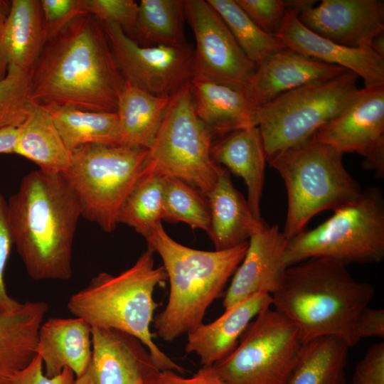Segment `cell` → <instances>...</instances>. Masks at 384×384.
<instances>
[{
    "instance_id": "6da1fadb",
    "label": "cell",
    "mask_w": 384,
    "mask_h": 384,
    "mask_svg": "<svg viewBox=\"0 0 384 384\" xmlns=\"http://www.w3.org/2000/svg\"><path fill=\"white\" fill-rule=\"evenodd\" d=\"M125 80L105 28L89 14L46 41L29 71L33 102L116 112Z\"/></svg>"
},
{
    "instance_id": "7a4b0ae2",
    "label": "cell",
    "mask_w": 384,
    "mask_h": 384,
    "mask_svg": "<svg viewBox=\"0 0 384 384\" xmlns=\"http://www.w3.org/2000/svg\"><path fill=\"white\" fill-rule=\"evenodd\" d=\"M13 243L36 281L68 280L73 245L81 216L78 201L63 173L32 171L6 201Z\"/></svg>"
},
{
    "instance_id": "3957f363",
    "label": "cell",
    "mask_w": 384,
    "mask_h": 384,
    "mask_svg": "<svg viewBox=\"0 0 384 384\" xmlns=\"http://www.w3.org/2000/svg\"><path fill=\"white\" fill-rule=\"evenodd\" d=\"M375 294L369 282L355 279L346 265L312 257L288 266L272 306L297 328L304 343L336 336L350 348L358 342L355 323Z\"/></svg>"
},
{
    "instance_id": "277c9868",
    "label": "cell",
    "mask_w": 384,
    "mask_h": 384,
    "mask_svg": "<svg viewBox=\"0 0 384 384\" xmlns=\"http://www.w3.org/2000/svg\"><path fill=\"white\" fill-rule=\"evenodd\" d=\"M144 238L160 255L170 284L168 302L155 316L154 327L158 337L172 342L203 323L242 262L248 241L228 250H196L172 239L161 223Z\"/></svg>"
},
{
    "instance_id": "5b68a950",
    "label": "cell",
    "mask_w": 384,
    "mask_h": 384,
    "mask_svg": "<svg viewBox=\"0 0 384 384\" xmlns=\"http://www.w3.org/2000/svg\"><path fill=\"white\" fill-rule=\"evenodd\" d=\"M154 251L147 247L137 262L117 275L100 272L73 294L68 309L91 327L114 329L129 334L149 350L161 371L184 369L163 352L153 340L150 325L159 304L156 287L168 279L163 266H154Z\"/></svg>"
},
{
    "instance_id": "8992f818",
    "label": "cell",
    "mask_w": 384,
    "mask_h": 384,
    "mask_svg": "<svg viewBox=\"0 0 384 384\" xmlns=\"http://www.w3.org/2000/svg\"><path fill=\"white\" fill-rule=\"evenodd\" d=\"M343 155L313 135L267 159L286 187L287 213L282 233L287 240L318 213L334 210L361 193L359 183L343 165Z\"/></svg>"
},
{
    "instance_id": "52a82bcc",
    "label": "cell",
    "mask_w": 384,
    "mask_h": 384,
    "mask_svg": "<svg viewBox=\"0 0 384 384\" xmlns=\"http://www.w3.org/2000/svg\"><path fill=\"white\" fill-rule=\"evenodd\" d=\"M325 222L287 240V266L312 257L345 265L377 263L384 257V198L379 187H368L353 201L333 210Z\"/></svg>"
},
{
    "instance_id": "ba28073f",
    "label": "cell",
    "mask_w": 384,
    "mask_h": 384,
    "mask_svg": "<svg viewBox=\"0 0 384 384\" xmlns=\"http://www.w3.org/2000/svg\"><path fill=\"white\" fill-rule=\"evenodd\" d=\"M148 149L88 144L71 151L63 172L80 207L81 216L104 232H113L119 210L143 175Z\"/></svg>"
},
{
    "instance_id": "9c48e42d",
    "label": "cell",
    "mask_w": 384,
    "mask_h": 384,
    "mask_svg": "<svg viewBox=\"0 0 384 384\" xmlns=\"http://www.w3.org/2000/svg\"><path fill=\"white\" fill-rule=\"evenodd\" d=\"M212 137L194 111L189 81L170 97L143 175L181 180L206 196L223 169L212 158Z\"/></svg>"
},
{
    "instance_id": "30bf717a",
    "label": "cell",
    "mask_w": 384,
    "mask_h": 384,
    "mask_svg": "<svg viewBox=\"0 0 384 384\" xmlns=\"http://www.w3.org/2000/svg\"><path fill=\"white\" fill-rule=\"evenodd\" d=\"M358 76L346 70L286 92L257 107L255 124L260 132L267 159L300 144L338 116L358 91Z\"/></svg>"
},
{
    "instance_id": "8fae6325",
    "label": "cell",
    "mask_w": 384,
    "mask_h": 384,
    "mask_svg": "<svg viewBox=\"0 0 384 384\" xmlns=\"http://www.w3.org/2000/svg\"><path fill=\"white\" fill-rule=\"evenodd\" d=\"M303 344L294 325L269 306L249 324L235 350L213 366L225 384H287Z\"/></svg>"
},
{
    "instance_id": "7c38bea8",
    "label": "cell",
    "mask_w": 384,
    "mask_h": 384,
    "mask_svg": "<svg viewBox=\"0 0 384 384\" xmlns=\"http://www.w3.org/2000/svg\"><path fill=\"white\" fill-rule=\"evenodd\" d=\"M102 24L125 81L152 95L171 97L193 76L191 45L141 47L118 25Z\"/></svg>"
},
{
    "instance_id": "4fadbf2b",
    "label": "cell",
    "mask_w": 384,
    "mask_h": 384,
    "mask_svg": "<svg viewBox=\"0 0 384 384\" xmlns=\"http://www.w3.org/2000/svg\"><path fill=\"white\" fill-rule=\"evenodd\" d=\"M185 19L193 30V75L235 88H245L256 69L231 31L205 0L183 1Z\"/></svg>"
},
{
    "instance_id": "5bb4252c",
    "label": "cell",
    "mask_w": 384,
    "mask_h": 384,
    "mask_svg": "<svg viewBox=\"0 0 384 384\" xmlns=\"http://www.w3.org/2000/svg\"><path fill=\"white\" fill-rule=\"evenodd\" d=\"M341 153L356 152L377 178L384 176V85L364 87L314 134Z\"/></svg>"
},
{
    "instance_id": "9a60e30c",
    "label": "cell",
    "mask_w": 384,
    "mask_h": 384,
    "mask_svg": "<svg viewBox=\"0 0 384 384\" xmlns=\"http://www.w3.org/2000/svg\"><path fill=\"white\" fill-rule=\"evenodd\" d=\"M161 370L147 348L124 331L92 327V356L73 384H157Z\"/></svg>"
},
{
    "instance_id": "2e32d148",
    "label": "cell",
    "mask_w": 384,
    "mask_h": 384,
    "mask_svg": "<svg viewBox=\"0 0 384 384\" xmlns=\"http://www.w3.org/2000/svg\"><path fill=\"white\" fill-rule=\"evenodd\" d=\"M301 23L314 33L339 45L370 47L384 31V3L379 0H323L299 10Z\"/></svg>"
},
{
    "instance_id": "e0dca14e",
    "label": "cell",
    "mask_w": 384,
    "mask_h": 384,
    "mask_svg": "<svg viewBox=\"0 0 384 384\" xmlns=\"http://www.w3.org/2000/svg\"><path fill=\"white\" fill-rule=\"evenodd\" d=\"M287 243V239L277 225L265 223L250 236L246 253L225 292V309L255 293L272 295L279 289L288 267L284 260Z\"/></svg>"
},
{
    "instance_id": "ac0fdd59",
    "label": "cell",
    "mask_w": 384,
    "mask_h": 384,
    "mask_svg": "<svg viewBox=\"0 0 384 384\" xmlns=\"http://www.w3.org/2000/svg\"><path fill=\"white\" fill-rule=\"evenodd\" d=\"M299 10L289 8L276 37L289 49L304 56L342 67L361 77L365 87L384 85V58L371 47L349 48L324 38L304 26Z\"/></svg>"
},
{
    "instance_id": "d6986e66",
    "label": "cell",
    "mask_w": 384,
    "mask_h": 384,
    "mask_svg": "<svg viewBox=\"0 0 384 384\" xmlns=\"http://www.w3.org/2000/svg\"><path fill=\"white\" fill-rule=\"evenodd\" d=\"M348 70L284 48L256 67L245 89L256 107L299 87L333 78Z\"/></svg>"
},
{
    "instance_id": "ffe728a7",
    "label": "cell",
    "mask_w": 384,
    "mask_h": 384,
    "mask_svg": "<svg viewBox=\"0 0 384 384\" xmlns=\"http://www.w3.org/2000/svg\"><path fill=\"white\" fill-rule=\"evenodd\" d=\"M269 306L271 294L260 292L225 309L215 321L201 323L187 333L186 352L198 355L203 366L214 365L235 350L249 324Z\"/></svg>"
},
{
    "instance_id": "44dd1931",
    "label": "cell",
    "mask_w": 384,
    "mask_h": 384,
    "mask_svg": "<svg viewBox=\"0 0 384 384\" xmlns=\"http://www.w3.org/2000/svg\"><path fill=\"white\" fill-rule=\"evenodd\" d=\"M190 88L194 111L212 134L225 136L256 127L253 104L245 88H235L193 75Z\"/></svg>"
},
{
    "instance_id": "7402d4cb",
    "label": "cell",
    "mask_w": 384,
    "mask_h": 384,
    "mask_svg": "<svg viewBox=\"0 0 384 384\" xmlns=\"http://www.w3.org/2000/svg\"><path fill=\"white\" fill-rule=\"evenodd\" d=\"M36 354L45 365L46 376L68 368L78 378L91 360L92 327L78 317L51 318L39 329Z\"/></svg>"
},
{
    "instance_id": "603a6c76",
    "label": "cell",
    "mask_w": 384,
    "mask_h": 384,
    "mask_svg": "<svg viewBox=\"0 0 384 384\" xmlns=\"http://www.w3.org/2000/svg\"><path fill=\"white\" fill-rule=\"evenodd\" d=\"M46 42L39 0H12L10 14L0 26V80L9 67L29 72Z\"/></svg>"
},
{
    "instance_id": "cb8c5ba5",
    "label": "cell",
    "mask_w": 384,
    "mask_h": 384,
    "mask_svg": "<svg viewBox=\"0 0 384 384\" xmlns=\"http://www.w3.org/2000/svg\"><path fill=\"white\" fill-rule=\"evenodd\" d=\"M211 156L216 164L225 166L244 180L250 208L257 220H262L260 202L267 156L259 128L247 127L223 136L213 144Z\"/></svg>"
},
{
    "instance_id": "d4e9b609",
    "label": "cell",
    "mask_w": 384,
    "mask_h": 384,
    "mask_svg": "<svg viewBox=\"0 0 384 384\" xmlns=\"http://www.w3.org/2000/svg\"><path fill=\"white\" fill-rule=\"evenodd\" d=\"M206 197L210 214L208 234L215 250L230 249L247 242L265 224L254 217L247 200L235 188L225 169Z\"/></svg>"
},
{
    "instance_id": "484cf974",
    "label": "cell",
    "mask_w": 384,
    "mask_h": 384,
    "mask_svg": "<svg viewBox=\"0 0 384 384\" xmlns=\"http://www.w3.org/2000/svg\"><path fill=\"white\" fill-rule=\"evenodd\" d=\"M48 308L44 302L28 301L0 312V384H13L14 375L37 356L38 331Z\"/></svg>"
},
{
    "instance_id": "4316f807",
    "label": "cell",
    "mask_w": 384,
    "mask_h": 384,
    "mask_svg": "<svg viewBox=\"0 0 384 384\" xmlns=\"http://www.w3.org/2000/svg\"><path fill=\"white\" fill-rule=\"evenodd\" d=\"M170 97L149 93L125 81L117 114L115 145L149 149L156 134Z\"/></svg>"
},
{
    "instance_id": "83f0119b",
    "label": "cell",
    "mask_w": 384,
    "mask_h": 384,
    "mask_svg": "<svg viewBox=\"0 0 384 384\" xmlns=\"http://www.w3.org/2000/svg\"><path fill=\"white\" fill-rule=\"evenodd\" d=\"M13 154L31 161L39 169L58 173L67 169L71 156L50 114L34 102L18 127Z\"/></svg>"
},
{
    "instance_id": "f1b7e54d",
    "label": "cell",
    "mask_w": 384,
    "mask_h": 384,
    "mask_svg": "<svg viewBox=\"0 0 384 384\" xmlns=\"http://www.w3.org/2000/svg\"><path fill=\"white\" fill-rule=\"evenodd\" d=\"M349 348L336 336L304 343L287 384H344Z\"/></svg>"
},
{
    "instance_id": "f546056e",
    "label": "cell",
    "mask_w": 384,
    "mask_h": 384,
    "mask_svg": "<svg viewBox=\"0 0 384 384\" xmlns=\"http://www.w3.org/2000/svg\"><path fill=\"white\" fill-rule=\"evenodd\" d=\"M184 20L182 0H142L129 38L141 47L185 45Z\"/></svg>"
},
{
    "instance_id": "4dcf8cb0",
    "label": "cell",
    "mask_w": 384,
    "mask_h": 384,
    "mask_svg": "<svg viewBox=\"0 0 384 384\" xmlns=\"http://www.w3.org/2000/svg\"><path fill=\"white\" fill-rule=\"evenodd\" d=\"M42 107L50 114L70 151L88 144L115 145L117 112H90L53 105Z\"/></svg>"
},
{
    "instance_id": "1f68e13d",
    "label": "cell",
    "mask_w": 384,
    "mask_h": 384,
    "mask_svg": "<svg viewBox=\"0 0 384 384\" xmlns=\"http://www.w3.org/2000/svg\"><path fill=\"white\" fill-rule=\"evenodd\" d=\"M165 178L142 175L122 204L118 224L123 223L146 238L162 220Z\"/></svg>"
},
{
    "instance_id": "d6a6232c",
    "label": "cell",
    "mask_w": 384,
    "mask_h": 384,
    "mask_svg": "<svg viewBox=\"0 0 384 384\" xmlns=\"http://www.w3.org/2000/svg\"><path fill=\"white\" fill-rule=\"evenodd\" d=\"M225 23L236 41L256 67L274 53L286 48L276 36L262 31L235 0H207Z\"/></svg>"
},
{
    "instance_id": "836d02e7",
    "label": "cell",
    "mask_w": 384,
    "mask_h": 384,
    "mask_svg": "<svg viewBox=\"0 0 384 384\" xmlns=\"http://www.w3.org/2000/svg\"><path fill=\"white\" fill-rule=\"evenodd\" d=\"M162 220L183 222L208 233L210 214L207 197L184 181L165 178Z\"/></svg>"
},
{
    "instance_id": "e575fe53",
    "label": "cell",
    "mask_w": 384,
    "mask_h": 384,
    "mask_svg": "<svg viewBox=\"0 0 384 384\" xmlns=\"http://www.w3.org/2000/svg\"><path fill=\"white\" fill-rule=\"evenodd\" d=\"M32 104L29 72L9 67L5 78L0 80V130L19 127Z\"/></svg>"
},
{
    "instance_id": "d590c367",
    "label": "cell",
    "mask_w": 384,
    "mask_h": 384,
    "mask_svg": "<svg viewBox=\"0 0 384 384\" xmlns=\"http://www.w3.org/2000/svg\"><path fill=\"white\" fill-rule=\"evenodd\" d=\"M85 13L102 23H115L130 37L137 21L139 4L133 0H80Z\"/></svg>"
},
{
    "instance_id": "8d00e7d4",
    "label": "cell",
    "mask_w": 384,
    "mask_h": 384,
    "mask_svg": "<svg viewBox=\"0 0 384 384\" xmlns=\"http://www.w3.org/2000/svg\"><path fill=\"white\" fill-rule=\"evenodd\" d=\"M248 17L264 32L276 36L289 8V1L235 0Z\"/></svg>"
},
{
    "instance_id": "74e56055",
    "label": "cell",
    "mask_w": 384,
    "mask_h": 384,
    "mask_svg": "<svg viewBox=\"0 0 384 384\" xmlns=\"http://www.w3.org/2000/svg\"><path fill=\"white\" fill-rule=\"evenodd\" d=\"M46 41L55 36L77 16L85 14L80 0H41Z\"/></svg>"
},
{
    "instance_id": "f35d334b",
    "label": "cell",
    "mask_w": 384,
    "mask_h": 384,
    "mask_svg": "<svg viewBox=\"0 0 384 384\" xmlns=\"http://www.w3.org/2000/svg\"><path fill=\"white\" fill-rule=\"evenodd\" d=\"M13 245L7 218L6 201L0 193V312L14 311L22 304L9 294L4 280L5 269Z\"/></svg>"
},
{
    "instance_id": "ab89813d",
    "label": "cell",
    "mask_w": 384,
    "mask_h": 384,
    "mask_svg": "<svg viewBox=\"0 0 384 384\" xmlns=\"http://www.w3.org/2000/svg\"><path fill=\"white\" fill-rule=\"evenodd\" d=\"M351 384H384V343L371 346L357 363Z\"/></svg>"
},
{
    "instance_id": "60d3db41",
    "label": "cell",
    "mask_w": 384,
    "mask_h": 384,
    "mask_svg": "<svg viewBox=\"0 0 384 384\" xmlns=\"http://www.w3.org/2000/svg\"><path fill=\"white\" fill-rule=\"evenodd\" d=\"M43 361L39 356L23 369L17 372L12 379L13 384H73L75 374L65 368L59 374L48 377L43 373Z\"/></svg>"
},
{
    "instance_id": "b9f144b4",
    "label": "cell",
    "mask_w": 384,
    "mask_h": 384,
    "mask_svg": "<svg viewBox=\"0 0 384 384\" xmlns=\"http://www.w3.org/2000/svg\"><path fill=\"white\" fill-rule=\"evenodd\" d=\"M355 334L360 341L369 337H384V310L383 309H363L357 316Z\"/></svg>"
},
{
    "instance_id": "7bdbcfd3",
    "label": "cell",
    "mask_w": 384,
    "mask_h": 384,
    "mask_svg": "<svg viewBox=\"0 0 384 384\" xmlns=\"http://www.w3.org/2000/svg\"><path fill=\"white\" fill-rule=\"evenodd\" d=\"M157 384H225L213 366H203L190 378H184L174 370L161 371Z\"/></svg>"
},
{
    "instance_id": "ee69618b",
    "label": "cell",
    "mask_w": 384,
    "mask_h": 384,
    "mask_svg": "<svg viewBox=\"0 0 384 384\" xmlns=\"http://www.w3.org/2000/svg\"><path fill=\"white\" fill-rule=\"evenodd\" d=\"M18 128L8 127L0 130V154H13Z\"/></svg>"
},
{
    "instance_id": "f6af8a7d",
    "label": "cell",
    "mask_w": 384,
    "mask_h": 384,
    "mask_svg": "<svg viewBox=\"0 0 384 384\" xmlns=\"http://www.w3.org/2000/svg\"><path fill=\"white\" fill-rule=\"evenodd\" d=\"M370 46L375 53L384 58V31L372 39Z\"/></svg>"
},
{
    "instance_id": "bcb514c9",
    "label": "cell",
    "mask_w": 384,
    "mask_h": 384,
    "mask_svg": "<svg viewBox=\"0 0 384 384\" xmlns=\"http://www.w3.org/2000/svg\"><path fill=\"white\" fill-rule=\"evenodd\" d=\"M12 1L0 0V26H1L7 19L11 8Z\"/></svg>"
}]
</instances>
